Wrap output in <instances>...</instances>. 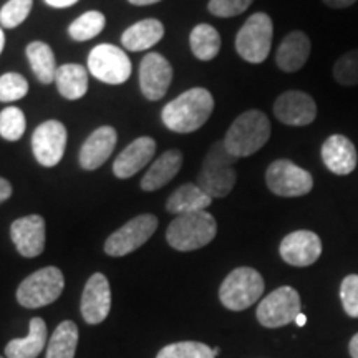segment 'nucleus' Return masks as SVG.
<instances>
[{
  "mask_svg": "<svg viewBox=\"0 0 358 358\" xmlns=\"http://www.w3.org/2000/svg\"><path fill=\"white\" fill-rule=\"evenodd\" d=\"M213 198L208 192H204L198 185H194V182H187V185L179 186L178 189L169 196L166 209L168 213L181 216V214L206 211V208H209Z\"/></svg>",
  "mask_w": 358,
  "mask_h": 358,
  "instance_id": "obj_24",
  "label": "nucleus"
},
{
  "mask_svg": "<svg viewBox=\"0 0 358 358\" xmlns=\"http://www.w3.org/2000/svg\"><path fill=\"white\" fill-rule=\"evenodd\" d=\"M173 80V66L158 52L146 53L140 65V87L146 100L158 101L166 95Z\"/></svg>",
  "mask_w": 358,
  "mask_h": 358,
  "instance_id": "obj_13",
  "label": "nucleus"
},
{
  "mask_svg": "<svg viewBox=\"0 0 358 358\" xmlns=\"http://www.w3.org/2000/svg\"><path fill=\"white\" fill-rule=\"evenodd\" d=\"M322 161L334 174L347 176L357 168V148L343 134H332L322 145Z\"/></svg>",
  "mask_w": 358,
  "mask_h": 358,
  "instance_id": "obj_19",
  "label": "nucleus"
},
{
  "mask_svg": "<svg viewBox=\"0 0 358 358\" xmlns=\"http://www.w3.org/2000/svg\"><path fill=\"white\" fill-rule=\"evenodd\" d=\"M271 138V122L261 110L244 111L232 122L224 136V146L232 156L248 158L257 153Z\"/></svg>",
  "mask_w": 358,
  "mask_h": 358,
  "instance_id": "obj_2",
  "label": "nucleus"
},
{
  "mask_svg": "<svg viewBox=\"0 0 358 358\" xmlns=\"http://www.w3.org/2000/svg\"><path fill=\"white\" fill-rule=\"evenodd\" d=\"M301 295L294 287L284 285L267 295L257 307V320L267 329H279L295 322L301 313Z\"/></svg>",
  "mask_w": 358,
  "mask_h": 358,
  "instance_id": "obj_10",
  "label": "nucleus"
},
{
  "mask_svg": "<svg viewBox=\"0 0 358 358\" xmlns=\"http://www.w3.org/2000/svg\"><path fill=\"white\" fill-rule=\"evenodd\" d=\"M82 315L87 324H101L111 308V289L105 275L96 272L90 277L82 294Z\"/></svg>",
  "mask_w": 358,
  "mask_h": 358,
  "instance_id": "obj_16",
  "label": "nucleus"
},
{
  "mask_svg": "<svg viewBox=\"0 0 358 358\" xmlns=\"http://www.w3.org/2000/svg\"><path fill=\"white\" fill-rule=\"evenodd\" d=\"M254 0H211L209 2V12L221 19H229L244 13L250 7Z\"/></svg>",
  "mask_w": 358,
  "mask_h": 358,
  "instance_id": "obj_37",
  "label": "nucleus"
},
{
  "mask_svg": "<svg viewBox=\"0 0 358 358\" xmlns=\"http://www.w3.org/2000/svg\"><path fill=\"white\" fill-rule=\"evenodd\" d=\"M264 289L266 284L256 268L239 267L224 279L219 289V299L226 308L239 312L254 306L261 299Z\"/></svg>",
  "mask_w": 358,
  "mask_h": 358,
  "instance_id": "obj_5",
  "label": "nucleus"
},
{
  "mask_svg": "<svg viewBox=\"0 0 358 358\" xmlns=\"http://www.w3.org/2000/svg\"><path fill=\"white\" fill-rule=\"evenodd\" d=\"M34 0H8L0 10V25L6 29H15L24 24L32 10Z\"/></svg>",
  "mask_w": 358,
  "mask_h": 358,
  "instance_id": "obj_34",
  "label": "nucleus"
},
{
  "mask_svg": "<svg viewBox=\"0 0 358 358\" xmlns=\"http://www.w3.org/2000/svg\"><path fill=\"white\" fill-rule=\"evenodd\" d=\"M340 299H342L343 310L348 317L358 319V275L352 274L343 279L340 285Z\"/></svg>",
  "mask_w": 358,
  "mask_h": 358,
  "instance_id": "obj_36",
  "label": "nucleus"
},
{
  "mask_svg": "<svg viewBox=\"0 0 358 358\" xmlns=\"http://www.w3.org/2000/svg\"><path fill=\"white\" fill-rule=\"evenodd\" d=\"M78 343V327L75 322L65 320L57 327L50 337L45 358H75Z\"/></svg>",
  "mask_w": 358,
  "mask_h": 358,
  "instance_id": "obj_29",
  "label": "nucleus"
},
{
  "mask_svg": "<svg viewBox=\"0 0 358 358\" xmlns=\"http://www.w3.org/2000/svg\"><path fill=\"white\" fill-rule=\"evenodd\" d=\"M105 24L106 19L101 12H85L77 20L71 22L69 27V35L73 40H77V42H87V40L95 38L98 34H101V30L105 29Z\"/></svg>",
  "mask_w": 358,
  "mask_h": 358,
  "instance_id": "obj_30",
  "label": "nucleus"
},
{
  "mask_svg": "<svg viewBox=\"0 0 358 358\" xmlns=\"http://www.w3.org/2000/svg\"><path fill=\"white\" fill-rule=\"evenodd\" d=\"M295 324H297L299 327H303V325L307 324V317L303 315V313L301 312V313H299V315H297V319H295Z\"/></svg>",
  "mask_w": 358,
  "mask_h": 358,
  "instance_id": "obj_43",
  "label": "nucleus"
},
{
  "mask_svg": "<svg viewBox=\"0 0 358 358\" xmlns=\"http://www.w3.org/2000/svg\"><path fill=\"white\" fill-rule=\"evenodd\" d=\"M219 352H221V348H219V347H216V348H213V353H214V355H217V353Z\"/></svg>",
  "mask_w": 358,
  "mask_h": 358,
  "instance_id": "obj_45",
  "label": "nucleus"
},
{
  "mask_svg": "<svg viewBox=\"0 0 358 358\" xmlns=\"http://www.w3.org/2000/svg\"><path fill=\"white\" fill-rule=\"evenodd\" d=\"M78 0H45V3H48L53 8H66L75 6Z\"/></svg>",
  "mask_w": 358,
  "mask_h": 358,
  "instance_id": "obj_40",
  "label": "nucleus"
},
{
  "mask_svg": "<svg viewBox=\"0 0 358 358\" xmlns=\"http://www.w3.org/2000/svg\"><path fill=\"white\" fill-rule=\"evenodd\" d=\"M65 287L64 274L58 267H43L30 274L17 289V301L25 308H40L53 303Z\"/></svg>",
  "mask_w": 358,
  "mask_h": 358,
  "instance_id": "obj_7",
  "label": "nucleus"
},
{
  "mask_svg": "<svg viewBox=\"0 0 358 358\" xmlns=\"http://www.w3.org/2000/svg\"><path fill=\"white\" fill-rule=\"evenodd\" d=\"M355 2L357 0H324L325 6H329L332 8H347V7L353 6Z\"/></svg>",
  "mask_w": 358,
  "mask_h": 358,
  "instance_id": "obj_39",
  "label": "nucleus"
},
{
  "mask_svg": "<svg viewBox=\"0 0 358 358\" xmlns=\"http://www.w3.org/2000/svg\"><path fill=\"white\" fill-rule=\"evenodd\" d=\"M274 24L264 12L250 15L236 35V50L243 60L249 64L266 62L272 48Z\"/></svg>",
  "mask_w": 358,
  "mask_h": 358,
  "instance_id": "obj_6",
  "label": "nucleus"
},
{
  "mask_svg": "<svg viewBox=\"0 0 358 358\" xmlns=\"http://www.w3.org/2000/svg\"><path fill=\"white\" fill-rule=\"evenodd\" d=\"M217 234V222L208 211L181 214L169 224L166 241L173 249L181 252L198 250L209 243Z\"/></svg>",
  "mask_w": 358,
  "mask_h": 358,
  "instance_id": "obj_4",
  "label": "nucleus"
},
{
  "mask_svg": "<svg viewBox=\"0 0 358 358\" xmlns=\"http://www.w3.org/2000/svg\"><path fill=\"white\" fill-rule=\"evenodd\" d=\"M3 45H6V35H3V30L0 29V53L3 50Z\"/></svg>",
  "mask_w": 358,
  "mask_h": 358,
  "instance_id": "obj_44",
  "label": "nucleus"
},
{
  "mask_svg": "<svg viewBox=\"0 0 358 358\" xmlns=\"http://www.w3.org/2000/svg\"><path fill=\"white\" fill-rule=\"evenodd\" d=\"M310 50L312 43L307 34L295 30L280 42L275 53V64L285 73H294L307 64Z\"/></svg>",
  "mask_w": 358,
  "mask_h": 358,
  "instance_id": "obj_21",
  "label": "nucleus"
},
{
  "mask_svg": "<svg viewBox=\"0 0 358 358\" xmlns=\"http://www.w3.org/2000/svg\"><path fill=\"white\" fill-rule=\"evenodd\" d=\"M27 58L30 62V69L38 78V82L45 85L55 82L57 75V60L53 55L50 45L45 42H32L27 45Z\"/></svg>",
  "mask_w": 358,
  "mask_h": 358,
  "instance_id": "obj_27",
  "label": "nucleus"
},
{
  "mask_svg": "<svg viewBox=\"0 0 358 358\" xmlns=\"http://www.w3.org/2000/svg\"><path fill=\"white\" fill-rule=\"evenodd\" d=\"M164 27L158 19H145L128 27L122 35V45L129 52H145L163 38Z\"/></svg>",
  "mask_w": 358,
  "mask_h": 358,
  "instance_id": "obj_23",
  "label": "nucleus"
},
{
  "mask_svg": "<svg viewBox=\"0 0 358 358\" xmlns=\"http://www.w3.org/2000/svg\"><path fill=\"white\" fill-rule=\"evenodd\" d=\"M182 166V155L178 150H169L163 153L158 159L151 164L145 176L141 179L143 191H158L163 186H166L169 181L179 173Z\"/></svg>",
  "mask_w": 358,
  "mask_h": 358,
  "instance_id": "obj_22",
  "label": "nucleus"
},
{
  "mask_svg": "<svg viewBox=\"0 0 358 358\" xmlns=\"http://www.w3.org/2000/svg\"><path fill=\"white\" fill-rule=\"evenodd\" d=\"M236 156L226 150L222 141H216L204 156L201 171L198 174V185L211 198H226L236 186Z\"/></svg>",
  "mask_w": 358,
  "mask_h": 358,
  "instance_id": "obj_3",
  "label": "nucleus"
},
{
  "mask_svg": "<svg viewBox=\"0 0 358 358\" xmlns=\"http://www.w3.org/2000/svg\"><path fill=\"white\" fill-rule=\"evenodd\" d=\"M129 3H133V6H153V3H158L161 0H128Z\"/></svg>",
  "mask_w": 358,
  "mask_h": 358,
  "instance_id": "obj_42",
  "label": "nucleus"
},
{
  "mask_svg": "<svg viewBox=\"0 0 358 358\" xmlns=\"http://www.w3.org/2000/svg\"><path fill=\"white\" fill-rule=\"evenodd\" d=\"M27 128L24 111L17 106H7L0 111V136L7 141H19Z\"/></svg>",
  "mask_w": 358,
  "mask_h": 358,
  "instance_id": "obj_31",
  "label": "nucleus"
},
{
  "mask_svg": "<svg viewBox=\"0 0 358 358\" xmlns=\"http://www.w3.org/2000/svg\"><path fill=\"white\" fill-rule=\"evenodd\" d=\"M189 45L192 55L198 60L209 62L216 58L221 50V35L213 25L199 24L191 30Z\"/></svg>",
  "mask_w": 358,
  "mask_h": 358,
  "instance_id": "obj_28",
  "label": "nucleus"
},
{
  "mask_svg": "<svg viewBox=\"0 0 358 358\" xmlns=\"http://www.w3.org/2000/svg\"><path fill=\"white\" fill-rule=\"evenodd\" d=\"M156 153V141L150 136L136 138L128 145L113 163V174L120 179H128L140 173L153 159Z\"/></svg>",
  "mask_w": 358,
  "mask_h": 358,
  "instance_id": "obj_20",
  "label": "nucleus"
},
{
  "mask_svg": "<svg viewBox=\"0 0 358 358\" xmlns=\"http://www.w3.org/2000/svg\"><path fill=\"white\" fill-rule=\"evenodd\" d=\"M10 237L20 256L37 257L45 249V221L38 214L12 222Z\"/></svg>",
  "mask_w": 358,
  "mask_h": 358,
  "instance_id": "obj_17",
  "label": "nucleus"
},
{
  "mask_svg": "<svg viewBox=\"0 0 358 358\" xmlns=\"http://www.w3.org/2000/svg\"><path fill=\"white\" fill-rule=\"evenodd\" d=\"M266 185L280 198H299L312 191L313 178L310 173L290 159H277L268 164Z\"/></svg>",
  "mask_w": 358,
  "mask_h": 358,
  "instance_id": "obj_8",
  "label": "nucleus"
},
{
  "mask_svg": "<svg viewBox=\"0 0 358 358\" xmlns=\"http://www.w3.org/2000/svg\"><path fill=\"white\" fill-rule=\"evenodd\" d=\"M47 343V325L40 317L30 320V332L25 338H13L7 343L8 358H37Z\"/></svg>",
  "mask_w": 358,
  "mask_h": 358,
  "instance_id": "obj_25",
  "label": "nucleus"
},
{
  "mask_svg": "<svg viewBox=\"0 0 358 358\" xmlns=\"http://www.w3.org/2000/svg\"><path fill=\"white\" fill-rule=\"evenodd\" d=\"M29 93V82L19 73H3L0 77V101H17Z\"/></svg>",
  "mask_w": 358,
  "mask_h": 358,
  "instance_id": "obj_35",
  "label": "nucleus"
},
{
  "mask_svg": "<svg viewBox=\"0 0 358 358\" xmlns=\"http://www.w3.org/2000/svg\"><path fill=\"white\" fill-rule=\"evenodd\" d=\"M274 115L287 127H307L317 118V103L306 92L289 90L275 100Z\"/></svg>",
  "mask_w": 358,
  "mask_h": 358,
  "instance_id": "obj_14",
  "label": "nucleus"
},
{
  "mask_svg": "<svg viewBox=\"0 0 358 358\" xmlns=\"http://www.w3.org/2000/svg\"><path fill=\"white\" fill-rule=\"evenodd\" d=\"M116 140H118V134H116L115 128H96L95 131L90 134L88 140L83 143L82 150H80V166L85 171H95L101 164H105L106 159L113 153Z\"/></svg>",
  "mask_w": 358,
  "mask_h": 358,
  "instance_id": "obj_18",
  "label": "nucleus"
},
{
  "mask_svg": "<svg viewBox=\"0 0 358 358\" xmlns=\"http://www.w3.org/2000/svg\"><path fill=\"white\" fill-rule=\"evenodd\" d=\"M55 83L58 93L65 100H80V98L85 96L88 90V71L83 65L65 64L58 66Z\"/></svg>",
  "mask_w": 358,
  "mask_h": 358,
  "instance_id": "obj_26",
  "label": "nucleus"
},
{
  "mask_svg": "<svg viewBox=\"0 0 358 358\" xmlns=\"http://www.w3.org/2000/svg\"><path fill=\"white\" fill-rule=\"evenodd\" d=\"M10 196H12L10 182H8L7 179L0 178V204H2L3 201H7Z\"/></svg>",
  "mask_w": 358,
  "mask_h": 358,
  "instance_id": "obj_38",
  "label": "nucleus"
},
{
  "mask_svg": "<svg viewBox=\"0 0 358 358\" xmlns=\"http://www.w3.org/2000/svg\"><path fill=\"white\" fill-rule=\"evenodd\" d=\"M66 128L57 120H48L35 128L32 134V150L35 159L43 168H53L60 163L65 155Z\"/></svg>",
  "mask_w": 358,
  "mask_h": 358,
  "instance_id": "obj_12",
  "label": "nucleus"
},
{
  "mask_svg": "<svg viewBox=\"0 0 358 358\" xmlns=\"http://www.w3.org/2000/svg\"><path fill=\"white\" fill-rule=\"evenodd\" d=\"M0 358H3V357H0Z\"/></svg>",
  "mask_w": 358,
  "mask_h": 358,
  "instance_id": "obj_46",
  "label": "nucleus"
},
{
  "mask_svg": "<svg viewBox=\"0 0 358 358\" xmlns=\"http://www.w3.org/2000/svg\"><path fill=\"white\" fill-rule=\"evenodd\" d=\"M158 229V217L141 214L115 231L105 243V252L111 257H123L140 249Z\"/></svg>",
  "mask_w": 358,
  "mask_h": 358,
  "instance_id": "obj_11",
  "label": "nucleus"
},
{
  "mask_svg": "<svg viewBox=\"0 0 358 358\" xmlns=\"http://www.w3.org/2000/svg\"><path fill=\"white\" fill-rule=\"evenodd\" d=\"M214 98L206 88L196 87L181 93L163 108L161 120L164 127L174 133L198 131L211 118Z\"/></svg>",
  "mask_w": 358,
  "mask_h": 358,
  "instance_id": "obj_1",
  "label": "nucleus"
},
{
  "mask_svg": "<svg viewBox=\"0 0 358 358\" xmlns=\"http://www.w3.org/2000/svg\"><path fill=\"white\" fill-rule=\"evenodd\" d=\"M88 70L103 83L122 85L131 77V60L123 48L101 43L90 52Z\"/></svg>",
  "mask_w": 358,
  "mask_h": 358,
  "instance_id": "obj_9",
  "label": "nucleus"
},
{
  "mask_svg": "<svg viewBox=\"0 0 358 358\" xmlns=\"http://www.w3.org/2000/svg\"><path fill=\"white\" fill-rule=\"evenodd\" d=\"M334 78L342 87L358 85V48L343 53L334 65Z\"/></svg>",
  "mask_w": 358,
  "mask_h": 358,
  "instance_id": "obj_33",
  "label": "nucleus"
},
{
  "mask_svg": "<svg viewBox=\"0 0 358 358\" xmlns=\"http://www.w3.org/2000/svg\"><path fill=\"white\" fill-rule=\"evenodd\" d=\"M279 250L280 257L290 266L308 267L319 261L322 241L312 231H295L282 239Z\"/></svg>",
  "mask_w": 358,
  "mask_h": 358,
  "instance_id": "obj_15",
  "label": "nucleus"
},
{
  "mask_svg": "<svg viewBox=\"0 0 358 358\" xmlns=\"http://www.w3.org/2000/svg\"><path fill=\"white\" fill-rule=\"evenodd\" d=\"M156 358H216V355L206 343L178 342L161 348Z\"/></svg>",
  "mask_w": 358,
  "mask_h": 358,
  "instance_id": "obj_32",
  "label": "nucleus"
},
{
  "mask_svg": "<svg viewBox=\"0 0 358 358\" xmlns=\"http://www.w3.org/2000/svg\"><path fill=\"white\" fill-rule=\"evenodd\" d=\"M348 350H350L352 358H358V334L350 340V347H348Z\"/></svg>",
  "mask_w": 358,
  "mask_h": 358,
  "instance_id": "obj_41",
  "label": "nucleus"
}]
</instances>
